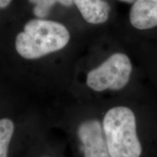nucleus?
<instances>
[{"instance_id": "423d86ee", "label": "nucleus", "mask_w": 157, "mask_h": 157, "mask_svg": "<svg viewBox=\"0 0 157 157\" xmlns=\"http://www.w3.org/2000/svg\"><path fill=\"white\" fill-rule=\"evenodd\" d=\"M82 17L92 24L105 23L109 17L110 6L104 0H73Z\"/></svg>"}, {"instance_id": "39448f33", "label": "nucleus", "mask_w": 157, "mask_h": 157, "mask_svg": "<svg viewBox=\"0 0 157 157\" xmlns=\"http://www.w3.org/2000/svg\"><path fill=\"white\" fill-rule=\"evenodd\" d=\"M130 23L140 30L157 26V0H136L129 14Z\"/></svg>"}, {"instance_id": "f03ea898", "label": "nucleus", "mask_w": 157, "mask_h": 157, "mask_svg": "<svg viewBox=\"0 0 157 157\" xmlns=\"http://www.w3.org/2000/svg\"><path fill=\"white\" fill-rule=\"evenodd\" d=\"M103 127L111 157L140 156L142 147L132 110L124 106L110 109L103 119Z\"/></svg>"}, {"instance_id": "1a4fd4ad", "label": "nucleus", "mask_w": 157, "mask_h": 157, "mask_svg": "<svg viewBox=\"0 0 157 157\" xmlns=\"http://www.w3.org/2000/svg\"><path fill=\"white\" fill-rule=\"evenodd\" d=\"M12 0H0V8H5L10 5Z\"/></svg>"}, {"instance_id": "9d476101", "label": "nucleus", "mask_w": 157, "mask_h": 157, "mask_svg": "<svg viewBox=\"0 0 157 157\" xmlns=\"http://www.w3.org/2000/svg\"><path fill=\"white\" fill-rule=\"evenodd\" d=\"M120 1L125 2H128V3H132V2H134L136 1V0H120Z\"/></svg>"}, {"instance_id": "20e7f679", "label": "nucleus", "mask_w": 157, "mask_h": 157, "mask_svg": "<svg viewBox=\"0 0 157 157\" xmlns=\"http://www.w3.org/2000/svg\"><path fill=\"white\" fill-rule=\"evenodd\" d=\"M78 135L82 143L84 157H111L99 121L89 120L81 124Z\"/></svg>"}, {"instance_id": "7ed1b4c3", "label": "nucleus", "mask_w": 157, "mask_h": 157, "mask_svg": "<svg viewBox=\"0 0 157 157\" xmlns=\"http://www.w3.org/2000/svg\"><path fill=\"white\" fill-rule=\"evenodd\" d=\"M132 72V63L126 55L115 53L87 74V84L96 92L119 90L126 86Z\"/></svg>"}, {"instance_id": "0eeeda50", "label": "nucleus", "mask_w": 157, "mask_h": 157, "mask_svg": "<svg viewBox=\"0 0 157 157\" xmlns=\"http://www.w3.org/2000/svg\"><path fill=\"white\" fill-rule=\"evenodd\" d=\"M14 129V124L10 119L6 118L0 119V157L8 156L9 145Z\"/></svg>"}, {"instance_id": "6e6552de", "label": "nucleus", "mask_w": 157, "mask_h": 157, "mask_svg": "<svg viewBox=\"0 0 157 157\" xmlns=\"http://www.w3.org/2000/svg\"><path fill=\"white\" fill-rule=\"evenodd\" d=\"M29 2L35 5L34 13L40 18L48 16L51 8L56 2L60 3L66 7H71L74 3L73 0H29Z\"/></svg>"}, {"instance_id": "f257e3e1", "label": "nucleus", "mask_w": 157, "mask_h": 157, "mask_svg": "<svg viewBox=\"0 0 157 157\" xmlns=\"http://www.w3.org/2000/svg\"><path fill=\"white\" fill-rule=\"evenodd\" d=\"M70 39L68 29L61 23L34 19L25 25L17 35L15 49L25 59H37L61 50Z\"/></svg>"}]
</instances>
